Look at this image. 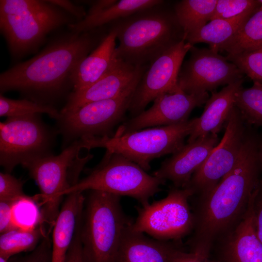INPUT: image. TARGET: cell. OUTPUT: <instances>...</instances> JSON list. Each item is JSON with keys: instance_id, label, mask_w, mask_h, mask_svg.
I'll return each instance as SVG.
<instances>
[{"instance_id": "obj_1", "label": "cell", "mask_w": 262, "mask_h": 262, "mask_svg": "<svg viewBox=\"0 0 262 262\" xmlns=\"http://www.w3.org/2000/svg\"><path fill=\"white\" fill-rule=\"evenodd\" d=\"M108 32L106 25L82 33L68 29L58 34L34 57L0 74V94L17 91L24 98L51 106L67 98L76 68Z\"/></svg>"}, {"instance_id": "obj_2", "label": "cell", "mask_w": 262, "mask_h": 262, "mask_svg": "<svg viewBox=\"0 0 262 262\" xmlns=\"http://www.w3.org/2000/svg\"><path fill=\"white\" fill-rule=\"evenodd\" d=\"M260 141L248 129L234 168L211 191L198 196L190 251L210 256L213 245L242 218L261 180Z\"/></svg>"}, {"instance_id": "obj_3", "label": "cell", "mask_w": 262, "mask_h": 262, "mask_svg": "<svg viewBox=\"0 0 262 262\" xmlns=\"http://www.w3.org/2000/svg\"><path fill=\"white\" fill-rule=\"evenodd\" d=\"M119 44L118 59L134 66H148L168 49L185 40L173 6L166 1L109 24Z\"/></svg>"}, {"instance_id": "obj_4", "label": "cell", "mask_w": 262, "mask_h": 262, "mask_svg": "<svg viewBox=\"0 0 262 262\" xmlns=\"http://www.w3.org/2000/svg\"><path fill=\"white\" fill-rule=\"evenodd\" d=\"M77 21L48 0H0V30L14 58L36 50L49 33Z\"/></svg>"}, {"instance_id": "obj_5", "label": "cell", "mask_w": 262, "mask_h": 262, "mask_svg": "<svg viewBox=\"0 0 262 262\" xmlns=\"http://www.w3.org/2000/svg\"><path fill=\"white\" fill-rule=\"evenodd\" d=\"M132 222L123 212L120 196L90 190L80 228L85 261L115 262L125 230Z\"/></svg>"}, {"instance_id": "obj_6", "label": "cell", "mask_w": 262, "mask_h": 262, "mask_svg": "<svg viewBox=\"0 0 262 262\" xmlns=\"http://www.w3.org/2000/svg\"><path fill=\"white\" fill-rule=\"evenodd\" d=\"M196 118L172 125L147 128L111 137H91L81 140L83 148L97 147L120 154L137 164L146 171L156 158L179 151L184 139L192 131Z\"/></svg>"}, {"instance_id": "obj_7", "label": "cell", "mask_w": 262, "mask_h": 262, "mask_svg": "<svg viewBox=\"0 0 262 262\" xmlns=\"http://www.w3.org/2000/svg\"><path fill=\"white\" fill-rule=\"evenodd\" d=\"M166 180L148 174L136 163L122 155L106 150L100 163L84 178L64 193L96 190L118 196L132 197L141 206L162 189Z\"/></svg>"}, {"instance_id": "obj_8", "label": "cell", "mask_w": 262, "mask_h": 262, "mask_svg": "<svg viewBox=\"0 0 262 262\" xmlns=\"http://www.w3.org/2000/svg\"><path fill=\"white\" fill-rule=\"evenodd\" d=\"M40 114L7 117L0 123V164L6 172L32 160L52 154L57 131Z\"/></svg>"}, {"instance_id": "obj_9", "label": "cell", "mask_w": 262, "mask_h": 262, "mask_svg": "<svg viewBox=\"0 0 262 262\" xmlns=\"http://www.w3.org/2000/svg\"><path fill=\"white\" fill-rule=\"evenodd\" d=\"M193 196L188 187L171 186L164 198L136 207L138 215L131 229L157 240L179 242L193 229L194 214L188 203Z\"/></svg>"}, {"instance_id": "obj_10", "label": "cell", "mask_w": 262, "mask_h": 262, "mask_svg": "<svg viewBox=\"0 0 262 262\" xmlns=\"http://www.w3.org/2000/svg\"><path fill=\"white\" fill-rule=\"evenodd\" d=\"M136 87L119 96L87 103L72 112L61 114L58 132L63 137L64 148L84 138L111 137L122 122ZM61 113V112H60Z\"/></svg>"}, {"instance_id": "obj_11", "label": "cell", "mask_w": 262, "mask_h": 262, "mask_svg": "<svg viewBox=\"0 0 262 262\" xmlns=\"http://www.w3.org/2000/svg\"><path fill=\"white\" fill-rule=\"evenodd\" d=\"M83 148L80 140L63 149L56 156L52 154L23 164L35 181L40 193L36 196L41 200L42 223L48 224L49 230L55 224L64 192L70 186L68 170Z\"/></svg>"}, {"instance_id": "obj_12", "label": "cell", "mask_w": 262, "mask_h": 262, "mask_svg": "<svg viewBox=\"0 0 262 262\" xmlns=\"http://www.w3.org/2000/svg\"><path fill=\"white\" fill-rule=\"evenodd\" d=\"M248 125L234 105L221 141L194 173L185 187L191 189L194 195L199 196L209 193L234 168L240 154Z\"/></svg>"}, {"instance_id": "obj_13", "label": "cell", "mask_w": 262, "mask_h": 262, "mask_svg": "<svg viewBox=\"0 0 262 262\" xmlns=\"http://www.w3.org/2000/svg\"><path fill=\"white\" fill-rule=\"evenodd\" d=\"M189 51L190 57L181 66L178 79L179 87L186 94L214 91L220 85L244 79L239 68L215 50L193 45Z\"/></svg>"}, {"instance_id": "obj_14", "label": "cell", "mask_w": 262, "mask_h": 262, "mask_svg": "<svg viewBox=\"0 0 262 262\" xmlns=\"http://www.w3.org/2000/svg\"><path fill=\"white\" fill-rule=\"evenodd\" d=\"M193 45L183 40L167 49L149 65L132 95L128 111L131 117L145 110L157 98L179 88L178 79L184 58Z\"/></svg>"}, {"instance_id": "obj_15", "label": "cell", "mask_w": 262, "mask_h": 262, "mask_svg": "<svg viewBox=\"0 0 262 262\" xmlns=\"http://www.w3.org/2000/svg\"><path fill=\"white\" fill-rule=\"evenodd\" d=\"M208 92L189 95L180 87L175 91L157 98L147 110L121 124L115 134L121 135L149 127L169 126L188 121L192 110L205 104Z\"/></svg>"}, {"instance_id": "obj_16", "label": "cell", "mask_w": 262, "mask_h": 262, "mask_svg": "<svg viewBox=\"0 0 262 262\" xmlns=\"http://www.w3.org/2000/svg\"><path fill=\"white\" fill-rule=\"evenodd\" d=\"M147 67L148 66H134L119 60L96 82L83 89L72 91L61 113L72 112L88 103L116 98L136 87Z\"/></svg>"}, {"instance_id": "obj_17", "label": "cell", "mask_w": 262, "mask_h": 262, "mask_svg": "<svg viewBox=\"0 0 262 262\" xmlns=\"http://www.w3.org/2000/svg\"><path fill=\"white\" fill-rule=\"evenodd\" d=\"M258 189L240 220L217 241L216 262H262V244L255 224L254 200Z\"/></svg>"}, {"instance_id": "obj_18", "label": "cell", "mask_w": 262, "mask_h": 262, "mask_svg": "<svg viewBox=\"0 0 262 262\" xmlns=\"http://www.w3.org/2000/svg\"><path fill=\"white\" fill-rule=\"evenodd\" d=\"M218 143L217 134H209L187 143L179 151L164 160L152 175L171 181L175 187H185L194 173Z\"/></svg>"}, {"instance_id": "obj_19", "label": "cell", "mask_w": 262, "mask_h": 262, "mask_svg": "<svg viewBox=\"0 0 262 262\" xmlns=\"http://www.w3.org/2000/svg\"><path fill=\"white\" fill-rule=\"evenodd\" d=\"M131 225L125 230L115 262H170L181 248L178 242L150 238L132 230Z\"/></svg>"}, {"instance_id": "obj_20", "label": "cell", "mask_w": 262, "mask_h": 262, "mask_svg": "<svg viewBox=\"0 0 262 262\" xmlns=\"http://www.w3.org/2000/svg\"><path fill=\"white\" fill-rule=\"evenodd\" d=\"M108 32L99 45L76 68L72 78V91L83 89L109 72L118 62L116 34L109 25Z\"/></svg>"}, {"instance_id": "obj_21", "label": "cell", "mask_w": 262, "mask_h": 262, "mask_svg": "<svg viewBox=\"0 0 262 262\" xmlns=\"http://www.w3.org/2000/svg\"><path fill=\"white\" fill-rule=\"evenodd\" d=\"M243 79L224 87L218 92L212 91L199 117H196L194 129L189 135L187 143L209 134H217L223 128L235 104V96L242 87Z\"/></svg>"}, {"instance_id": "obj_22", "label": "cell", "mask_w": 262, "mask_h": 262, "mask_svg": "<svg viewBox=\"0 0 262 262\" xmlns=\"http://www.w3.org/2000/svg\"><path fill=\"white\" fill-rule=\"evenodd\" d=\"M67 196L53 228L51 262H65L83 210L85 197L82 192H75Z\"/></svg>"}, {"instance_id": "obj_23", "label": "cell", "mask_w": 262, "mask_h": 262, "mask_svg": "<svg viewBox=\"0 0 262 262\" xmlns=\"http://www.w3.org/2000/svg\"><path fill=\"white\" fill-rule=\"evenodd\" d=\"M259 8L232 18L212 20L187 35L185 41L192 45L198 43H207L210 49L218 52L219 48L232 38Z\"/></svg>"}, {"instance_id": "obj_24", "label": "cell", "mask_w": 262, "mask_h": 262, "mask_svg": "<svg viewBox=\"0 0 262 262\" xmlns=\"http://www.w3.org/2000/svg\"><path fill=\"white\" fill-rule=\"evenodd\" d=\"M162 0H117L99 14L67 26L69 30L77 33L88 32L106 26L136 12L163 3Z\"/></svg>"}, {"instance_id": "obj_25", "label": "cell", "mask_w": 262, "mask_h": 262, "mask_svg": "<svg viewBox=\"0 0 262 262\" xmlns=\"http://www.w3.org/2000/svg\"><path fill=\"white\" fill-rule=\"evenodd\" d=\"M217 0H182L173 6L177 19L183 30L185 39L210 21Z\"/></svg>"}, {"instance_id": "obj_26", "label": "cell", "mask_w": 262, "mask_h": 262, "mask_svg": "<svg viewBox=\"0 0 262 262\" xmlns=\"http://www.w3.org/2000/svg\"><path fill=\"white\" fill-rule=\"evenodd\" d=\"M262 47V7L242 26L236 34L218 49L227 55L249 52Z\"/></svg>"}, {"instance_id": "obj_27", "label": "cell", "mask_w": 262, "mask_h": 262, "mask_svg": "<svg viewBox=\"0 0 262 262\" xmlns=\"http://www.w3.org/2000/svg\"><path fill=\"white\" fill-rule=\"evenodd\" d=\"M46 232L43 224H40L33 229H16L0 234V257L8 260L16 254L33 250L46 236Z\"/></svg>"}, {"instance_id": "obj_28", "label": "cell", "mask_w": 262, "mask_h": 262, "mask_svg": "<svg viewBox=\"0 0 262 262\" xmlns=\"http://www.w3.org/2000/svg\"><path fill=\"white\" fill-rule=\"evenodd\" d=\"M234 104L248 125L262 127V84L254 82L250 88L241 87L235 94Z\"/></svg>"}, {"instance_id": "obj_29", "label": "cell", "mask_w": 262, "mask_h": 262, "mask_svg": "<svg viewBox=\"0 0 262 262\" xmlns=\"http://www.w3.org/2000/svg\"><path fill=\"white\" fill-rule=\"evenodd\" d=\"M41 114H46L56 120L61 116L60 111L53 106L39 104L26 98H9L0 94L1 117H10Z\"/></svg>"}, {"instance_id": "obj_30", "label": "cell", "mask_w": 262, "mask_h": 262, "mask_svg": "<svg viewBox=\"0 0 262 262\" xmlns=\"http://www.w3.org/2000/svg\"><path fill=\"white\" fill-rule=\"evenodd\" d=\"M35 197L28 196L17 201L13 207V218L18 229H30L43 224L41 212L35 203Z\"/></svg>"}, {"instance_id": "obj_31", "label": "cell", "mask_w": 262, "mask_h": 262, "mask_svg": "<svg viewBox=\"0 0 262 262\" xmlns=\"http://www.w3.org/2000/svg\"><path fill=\"white\" fill-rule=\"evenodd\" d=\"M226 58L253 82L262 84V47L249 52L227 55Z\"/></svg>"}, {"instance_id": "obj_32", "label": "cell", "mask_w": 262, "mask_h": 262, "mask_svg": "<svg viewBox=\"0 0 262 262\" xmlns=\"http://www.w3.org/2000/svg\"><path fill=\"white\" fill-rule=\"evenodd\" d=\"M260 7L258 0H217L211 20L232 18Z\"/></svg>"}, {"instance_id": "obj_33", "label": "cell", "mask_w": 262, "mask_h": 262, "mask_svg": "<svg viewBox=\"0 0 262 262\" xmlns=\"http://www.w3.org/2000/svg\"><path fill=\"white\" fill-rule=\"evenodd\" d=\"M24 182L9 173H0V201H18L29 196L23 191Z\"/></svg>"}, {"instance_id": "obj_34", "label": "cell", "mask_w": 262, "mask_h": 262, "mask_svg": "<svg viewBox=\"0 0 262 262\" xmlns=\"http://www.w3.org/2000/svg\"><path fill=\"white\" fill-rule=\"evenodd\" d=\"M51 248L50 241L46 235L31 253L18 262H51Z\"/></svg>"}, {"instance_id": "obj_35", "label": "cell", "mask_w": 262, "mask_h": 262, "mask_svg": "<svg viewBox=\"0 0 262 262\" xmlns=\"http://www.w3.org/2000/svg\"><path fill=\"white\" fill-rule=\"evenodd\" d=\"M18 201H0V234L18 229L13 221V209L16 203Z\"/></svg>"}, {"instance_id": "obj_36", "label": "cell", "mask_w": 262, "mask_h": 262, "mask_svg": "<svg viewBox=\"0 0 262 262\" xmlns=\"http://www.w3.org/2000/svg\"><path fill=\"white\" fill-rule=\"evenodd\" d=\"M82 216L78 219L74 235L66 254L65 262H86L83 256L80 238Z\"/></svg>"}, {"instance_id": "obj_37", "label": "cell", "mask_w": 262, "mask_h": 262, "mask_svg": "<svg viewBox=\"0 0 262 262\" xmlns=\"http://www.w3.org/2000/svg\"><path fill=\"white\" fill-rule=\"evenodd\" d=\"M170 262H216L208 256L195 252H186L181 247L174 254Z\"/></svg>"}, {"instance_id": "obj_38", "label": "cell", "mask_w": 262, "mask_h": 262, "mask_svg": "<svg viewBox=\"0 0 262 262\" xmlns=\"http://www.w3.org/2000/svg\"><path fill=\"white\" fill-rule=\"evenodd\" d=\"M50 3L59 7L73 16L77 20L83 19L87 13L82 6L76 5L67 0H48Z\"/></svg>"}, {"instance_id": "obj_39", "label": "cell", "mask_w": 262, "mask_h": 262, "mask_svg": "<svg viewBox=\"0 0 262 262\" xmlns=\"http://www.w3.org/2000/svg\"><path fill=\"white\" fill-rule=\"evenodd\" d=\"M254 215L257 236L262 244V189L260 184L254 200Z\"/></svg>"}, {"instance_id": "obj_40", "label": "cell", "mask_w": 262, "mask_h": 262, "mask_svg": "<svg viewBox=\"0 0 262 262\" xmlns=\"http://www.w3.org/2000/svg\"><path fill=\"white\" fill-rule=\"evenodd\" d=\"M116 0H98L91 2L89 9L85 17H92L96 16L114 4Z\"/></svg>"}, {"instance_id": "obj_41", "label": "cell", "mask_w": 262, "mask_h": 262, "mask_svg": "<svg viewBox=\"0 0 262 262\" xmlns=\"http://www.w3.org/2000/svg\"><path fill=\"white\" fill-rule=\"evenodd\" d=\"M259 155H260V158L261 162L262 165V140L260 141V147H259ZM260 186L261 188L262 189V180H261Z\"/></svg>"}, {"instance_id": "obj_42", "label": "cell", "mask_w": 262, "mask_h": 262, "mask_svg": "<svg viewBox=\"0 0 262 262\" xmlns=\"http://www.w3.org/2000/svg\"><path fill=\"white\" fill-rule=\"evenodd\" d=\"M0 262H9L8 260L0 257Z\"/></svg>"}, {"instance_id": "obj_43", "label": "cell", "mask_w": 262, "mask_h": 262, "mask_svg": "<svg viewBox=\"0 0 262 262\" xmlns=\"http://www.w3.org/2000/svg\"><path fill=\"white\" fill-rule=\"evenodd\" d=\"M258 1L260 3V6L262 7V0H258Z\"/></svg>"}]
</instances>
